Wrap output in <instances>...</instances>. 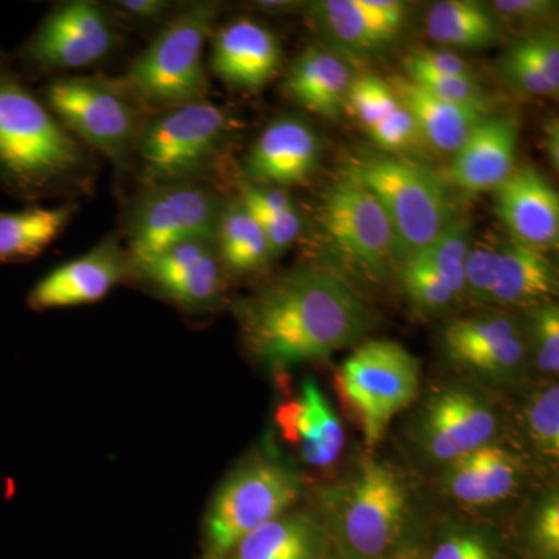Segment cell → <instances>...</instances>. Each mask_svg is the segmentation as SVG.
<instances>
[{
  "label": "cell",
  "mask_w": 559,
  "mask_h": 559,
  "mask_svg": "<svg viewBox=\"0 0 559 559\" xmlns=\"http://www.w3.org/2000/svg\"><path fill=\"white\" fill-rule=\"evenodd\" d=\"M329 559H418L426 527L409 481L395 466L362 455L347 476L318 492Z\"/></svg>",
  "instance_id": "cell-2"
},
{
  "label": "cell",
  "mask_w": 559,
  "mask_h": 559,
  "mask_svg": "<svg viewBox=\"0 0 559 559\" xmlns=\"http://www.w3.org/2000/svg\"><path fill=\"white\" fill-rule=\"evenodd\" d=\"M40 100L87 148L114 164H132L146 114L128 97L116 79L57 76L44 86Z\"/></svg>",
  "instance_id": "cell-10"
},
{
  "label": "cell",
  "mask_w": 559,
  "mask_h": 559,
  "mask_svg": "<svg viewBox=\"0 0 559 559\" xmlns=\"http://www.w3.org/2000/svg\"><path fill=\"white\" fill-rule=\"evenodd\" d=\"M304 492L299 471L278 455L245 460L213 496L205 514L202 559H226L253 530L296 509Z\"/></svg>",
  "instance_id": "cell-7"
},
{
  "label": "cell",
  "mask_w": 559,
  "mask_h": 559,
  "mask_svg": "<svg viewBox=\"0 0 559 559\" xmlns=\"http://www.w3.org/2000/svg\"><path fill=\"white\" fill-rule=\"evenodd\" d=\"M418 559H511L509 544L487 522L447 518L426 527Z\"/></svg>",
  "instance_id": "cell-32"
},
{
  "label": "cell",
  "mask_w": 559,
  "mask_h": 559,
  "mask_svg": "<svg viewBox=\"0 0 559 559\" xmlns=\"http://www.w3.org/2000/svg\"><path fill=\"white\" fill-rule=\"evenodd\" d=\"M521 331L520 320L502 310H488L468 318L454 319L441 330V355L450 364L466 353L503 337L513 336Z\"/></svg>",
  "instance_id": "cell-35"
},
{
  "label": "cell",
  "mask_w": 559,
  "mask_h": 559,
  "mask_svg": "<svg viewBox=\"0 0 559 559\" xmlns=\"http://www.w3.org/2000/svg\"><path fill=\"white\" fill-rule=\"evenodd\" d=\"M215 246L227 275L235 277L259 274L272 261L266 237L238 198L224 204Z\"/></svg>",
  "instance_id": "cell-31"
},
{
  "label": "cell",
  "mask_w": 559,
  "mask_h": 559,
  "mask_svg": "<svg viewBox=\"0 0 559 559\" xmlns=\"http://www.w3.org/2000/svg\"><path fill=\"white\" fill-rule=\"evenodd\" d=\"M218 3H190L178 11L150 46L116 79L146 117L207 100L204 47L213 32Z\"/></svg>",
  "instance_id": "cell-4"
},
{
  "label": "cell",
  "mask_w": 559,
  "mask_h": 559,
  "mask_svg": "<svg viewBox=\"0 0 559 559\" xmlns=\"http://www.w3.org/2000/svg\"><path fill=\"white\" fill-rule=\"evenodd\" d=\"M316 221L323 240L353 271L380 278L399 263L395 231L384 209L347 171L323 190Z\"/></svg>",
  "instance_id": "cell-12"
},
{
  "label": "cell",
  "mask_w": 559,
  "mask_h": 559,
  "mask_svg": "<svg viewBox=\"0 0 559 559\" xmlns=\"http://www.w3.org/2000/svg\"><path fill=\"white\" fill-rule=\"evenodd\" d=\"M277 421L308 465L330 468L341 457L345 447L341 418L314 380L304 382L299 399L280 407Z\"/></svg>",
  "instance_id": "cell-25"
},
{
  "label": "cell",
  "mask_w": 559,
  "mask_h": 559,
  "mask_svg": "<svg viewBox=\"0 0 559 559\" xmlns=\"http://www.w3.org/2000/svg\"><path fill=\"white\" fill-rule=\"evenodd\" d=\"M117 9L128 16L139 21L159 20L173 9L167 0H123L117 3Z\"/></svg>",
  "instance_id": "cell-44"
},
{
  "label": "cell",
  "mask_w": 559,
  "mask_h": 559,
  "mask_svg": "<svg viewBox=\"0 0 559 559\" xmlns=\"http://www.w3.org/2000/svg\"><path fill=\"white\" fill-rule=\"evenodd\" d=\"M514 547L524 559H559V492L540 489L522 510L514 528Z\"/></svg>",
  "instance_id": "cell-34"
},
{
  "label": "cell",
  "mask_w": 559,
  "mask_h": 559,
  "mask_svg": "<svg viewBox=\"0 0 559 559\" xmlns=\"http://www.w3.org/2000/svg\"><path fill=\"white\" fill-rule=\"evenodd\" d=\"M210 68L234 90L259 92L277 75L282 44L260 22L240 17L223 25L213 38Z\"/></svg>",
  "instance_id": "cell-19"
},
{
  "label": "cell",
  "mask_w": 559,
  "mask_h": 559,
  "mask_svg": "<svg viewBox=\"0 0 559 559\" xmlns=\"http://www.w3.org/2000/svg\"><path fill=\"white\" fill-rule=\"evenodd\" d=\"M425 32L448 49L481 50L498 43L502 22L491 7L477 0H441L426 13Z\"/></svg>",
  "instance_id": "cell-29"
},
{
  "label": "cell",
  "mask_w": 559,
  "mask_h": 559,
  "mask_svg": "<svg viewBox=\"0 0 559 559\" xmlns=\"http://www.w3.org/2000/svg\"><path fill=\"white\" fill-rule=\"evenodd\" d=\"M496 215L507 235L550 252L559 240V197L546 176L522 165L495 190Z\"/></svg>",
  "instance_id": "cell-18"
},
{
  "label": "cell",
  "mask_w": 559,
  "mask_h": 559,
  "mask_svg": "<svg viewBox=\"0 0 559 559\" xmlns=\"http://www.w3.org/2000/svg\"><path fill=\"white\" fill-rule=\"evenodd\" d=\"M347 114L385 153H417L426 143L417 123L389 86L388 80L371 73L355 76L349 86Z\"/></svg>",
  "instance_id": "cell-23"
},
{
  "label": "cell",
  "mask_w": 559,
  "mask_h": 559,
  "mask_svg": "<svg viewBox=\"0 0 559 559\" xmlns=\"http://www.w3.org/2000/svg\"><path fill=\"white\" fill-rule=\"evenodd\" d=\"M242 344L266 369L330 358L373 326L369 305L342 272L304 264L235 304Z\"/></svg>",
  "instance_id": "cell-1"
},
{
  "label": "cell",
  "mask_w": 559,
  "mask_h": 559,
  "mask_svg": "<svg viewBox=\"0 0 559 559\" xmlns=\"http://www.w3.org/2000/svg\"><path fill=\"white\" fill-rule=\"evenodd\" d=\"M521 128L507 114L485 117L452 157L450 180L471 194L495 191L514 170Z\"/></svg>",
  "instance_id": "cell-20"
},
{
  "label": "cell",
  "mask_w": 559,
  "mask_h": 559,
  "mask_svg": "<svg viewBox=\"0 0 559 559\" xmlns=\"http://www.w3.org/2000/svg\"><path fill=\"white\" fill-rule=\"evenodd\" d=\"M353 66L322 47H308L294 60L285 79V92L301 108L325 120L347 114Z\"/></svg>",
  "instance_id": "cell-26"
},
{
  "label": "cell",
  "mask_w": 559,
  "mask_h": 559,
  "mask_svg": "<svg viewBox=\"0 0 559 559\" xmlns=\"http://www.w3.org/2000/svg\"><path fill=\"white\" fill-rule=\"evenodd\" d=\"M296 3L294 2H283V0H277V2H257L255 7L259 10L266 11V13H283V11H289L294 9Z\"/></svg>",
  "instance_id": "cell-46"
},
{
  "label": "cell",
  "mask_w": 559,
  "mask_h": 559,
  "mask_svg": "<svg viewBox=\"0 0 559 559\" xmlns=\"http://www.w3.org/2000/svg\"><path fill=\"white\" fill-rule=\"evenodd\" d=\"M388 83L409 110L426 146L441 153L454 154L476 124L489 116L488 109L440 100L406 75L390 76Z\"/></svg>",
  "instance_id": "cell-27"
},
{
  "label": "cell",
  "mask_w": 559,
  "mask_h": 559,
  "mask_svg": "<svg viewBox=\"0 0 559 559\" xmlns=\"http://www.w3.org/2000/svg\"><path fill=\"white\" fill-rule=\"evenodd\" d=\"M320 153L322 143L308 121L296 116L277 117L250 146L242 179L283 190L301 186L318 170Z\"/></svg>",
  "instance_id": "cell-17"
},
{
  "label": "cell",
  "mask_w": 559,
  "mask_h": 559,
  "mask_svg": "<svg viewBox=\"0 0 559 559\" xmlns=\"http://www.w3.org/2000/svg\"><path fill=\"white\" fill-rule=\"evenodd\" d=\"M224 204L201 180L143 187L124 223V248L132 263L179 242L215 241Z\"/></svg>",
  "instance_id": "cell-11"
},
{
  "label": "cell",
  "mask_w": 559,
  "mask_h": 559,
  "mask_svg": "<svg viewBox=\"0 0 559 559\" xmlns=\"http://www.w3.org/2000/svg\"><path fill=\"white\" fill-rule=\"evenodd\" d=\"M500 21L516 22V24H540L554 16L558 2L554 0H495L489 3Z\"/></svg>",
  "instance_id": "cell-43"
},
{
  "label": "cell",
  "mask_w": 559,
  "mask_h": 559,
  "mask_svg": "<svg viewBox=\"0 0 559 559\" xmlns=\"http://www.w3.org/2000/svg\"><path fill=\"white\" fill-rule=\"evenodd\" d=\"M535 473L506 440L492 441L437 471L444 498L468 513H488L513 502Z\"/></svg>",
  "instance_id": "cell-15"
},
{
  "label": "cell",
  "mask_w": 559,
  "mask_h": 559,
  "mask_svg": "<svg viewBox=\"0 0 559 559\" xmlns=\"http://www.w3.org/2000/svg\"><path fill=\"white\" fill-rule=\"evenodd\" d=\"M95 160L10 70L0 69V176L31 200L91 191Z\"/></svg>",
  "instance_id": "cell-3"
},
{
  "label": "cell",
  "mask_w": 559,
  "mask_h": 559,
  "mask_svg": "<svg viewBox=\"0 0 559 559\" xmlns=\"http://www.w3.org/2000/svg\"><path fill=\"white\" fill-rule=\"evenodd\" d=\"M116 44V25L100 3L70 0L44 17L25 55L43 69L76 70L105 60Z\"/></svg>",
  "instance_id": "cell-13"
},
{
  "label": "cell",
  "mask_w": 559,
  "mask_h": 559,
  "mask_svg": "<svg viewBox=\"0 0 559 559\" xmlns=\"http://www.w3.org/2000/svg\"><path fill=\"white\" fill-rule=\"evenodd\" d=\"M227 275L213 240L179 242L132 263V280L189 312L218 307Z\"/></svg>",
  "instance_id": "cell-14"
},
{
  "label": "cell",
  "mask_w": 559,
  "mask_h": 559,
  "mask_svg": "<svg viewBox=\"0 0 559 559\" xmlns=\"http://www.w3.org/2000/svg\"><path fill=\"white\" fill-rule=\"evenodd\" d=\"M310 16L330 50L349 64L380 57L401 33L371 9L369 0H320L311 3Z\"/></svg>",
  "instance_id": "cell-22"
},
{
  "label": "cell",
  "mask_w": 559,
  "mask_h": 559,
  "mask_svg": "<svg viewBox=\"0 0 559 559\" xmlns=\"http://www.w3.org/2000/svg\"><path fill=\"white\" fill-rule=\"evenodd\" d=\"M528 362L539 374V380H558L559 373V307L557 301H546L527 310Z\"/></svg>",
  "instance_id": "cell-37"
},
{
  "label": "cell",
  "mask_w": 559,
  "mask_h": 559,
  "mask_svg": "<svg viewBox=\"0 0 559 559\" xmlns=\"http://www.w3.org/2000/svg\"><path fill=\"white\" fill-rule=\"evenodd\" d=\"M507 407L491 390L457 378L430 385L404 425L407 450L439 471L462 455L506 440Z\"/></svg>",
  "instance_id": "cell-5"
},
{
  "label": "cell",
  "mask_w": 559,
  "mask_h": 559,
  "mask_svg": "<svg viewBox=\"0 0 559 559\" xmlns=\"http://www.w3.org/2000/svg\"><path fill=\"white\" fill-rule=\"evenodd\" d=\"M502 235L487 231L471 241L463 267V296L474 304L488 305Z\"/></svg>",
  "instance_id": "cell-38"
},
{
  "label": "cell",
  "mask_w": 559,
  "mask_h": 559,
  "mask_svg": "<svg viewBox=\"0 0 559 559\" xmlns=\"http://www.w3.org/2000/svg\"><path fill=\"white\" fill-rule=\"evenodd\" d=\"M238 200L242 202L270 245L272 260L278 259L304 230L296 202L283 189L238 179Z\"/></svg>",
  "instance_id": "cell-33"
},
{
  "label": "cell",
  "mask_w": 559,
  "mask_h": 559,
  "mask_svg": "<svg viewBox=\"0 0 559 559\" xmlns=\"http://www.w3.org/2000/svg\"><path fill=\"white\" fill-rule=\"evenodd\" d=\"M510 47L525 60L535 64L555 87H559V36L557 31L543 28V31L514 40Z\"/></svg>",
  "instance_id": "cell-40"
},
{
  "label": "cell",
  "mask_w": 559,
  "mask_h": 559,
  "mask_svg": "<svg viewBox=\"0 0 559 559\" xmlns=\"http://www.w3.org/2000/svg\"><path fill=\"white\" fill-rule=\"evenodd\" d=\"M404 70L411 72L441 73V75L474 76L465 60L450 50L421 49L412 51L404 60Z\"/></svg>",
  "instance_id": "cell-42"
},
{
  "label": "cell",
  "mask_w": 559,
  "mask_h": 559,
  "mask_svg": "<svg viewBox=\"0 0 559 559\" xmlns=\"http://www.w3.org/2000/svg\"><path fill=\"white\" fill-rule=\"evenodd\" d=\"M407 79L415 81L440 100L452 105L488 109L487 98L474 76L441 75V73L411 72Z\"/></svg>",
  "instance_id": "cell-39"
},
{
  "label": "cell",
  "mask_w": 559,
  "mask_h": 559,
  "mask_svg": "<svg viewBox=\"0 0 559 559\" xmlns=\"http://www.w3.org/2000/svg\"><path fill=\"white\" fill-rule=\"evenodd\" d=\"M226 559H329V543L314 511L294 509L253 530Z\"/></svg>",
  "instance_id": "cell-28"
},
{
  "label": "cell",
  "mask_w": 559,
  "mask_h": 559,
  "mask_svg": "<svg viewBox=\"0 0 559 559\" xmlns=\"http://www.w3.org/2000/svg\"><path fill=\"white\" fill-rule=\"evenodd\" d=\"M76 212L73 202L0 212V264L25 263L39 257L60 237Z\"/></svg>",
  "instance_id": "cell-30"
},
{
  "label": "cell",
  "mask_w": 559,
  "mask_h": 559,
  "mask_svg": "<svg viewBox=\"0 0 559 559\" xmlns=\"http://www.w3.org/2000/svg\"><path fill=\"white\" fill-rule=\"evenodd\" d=\"M516 403L507 407L506 441L535 473L554 474L559 462L558 380L521 385Z\"/></svg>",
  "instance_id": "cell-21"
},
{
  "label": "cell",
  "mask_w": 559,
  "mask_h": 559,
  "mask_svg": "<svg viewBox=\"0 0 559 559\" xmlns=\"http://www.w3.org/2000/svg\"><path fill=\"white\" fill-rule=\"evenodd\" d=\"M337 388L369 448L384 440L390 423L418 399L421 362L395 341H364L337 370Z\"/></svg>",
  "instance_id": "cell-9"
},
{
  "label": "cell",
  "mask_w": 559,
  "mask_h": 559,
  "mask_svg": "<svg viewBox=\"0 0 559 559\" xmlns=\"http://www.w3.org/2000/svg\"><path fill=\"white\" fill-rule=\"evenodd\" d=\"M547 253L502 235L488 305L527 311L554 300L558 271Z\"/></svg>",
  "instance_id": "cell-24"
},
{
  "label": "cell",
  "mask_w": 559,
  "mask_h": 559,
  "mask_svg": "<svg viewBox=\"0 0 559 559\" xmlns=\"http://www.w3.org/2000/svg\"><path fill=\"white\" fill-rule=\"evenodd\" d=\"M499 68L503 79L514 90L535 95V97H557L558 95L559 87H555L535 64L525 60L511 47L503 53Z\"/></svg>",
  "instance_id": "cell-41"
},
{
  "label": "cell",
  "mask_w": 559,
  "mask_h": 559,
  "mask_svg": "<svg viewBox=\"0 0 559 559\" xmlns=\"http://www.w3.org/2000/svg\"><path fill=\"white\" fill-rule=\"evenodd\" d=\"M131 277L130 253L117 238L109 237L40 278L28 294V307L47 311L95 304Z\"/></svg>",
  "instance_id": "cell-16"
},
{
  "label": "cell",
  "mask_w": 559,
  "mask_h": 559,
  "mask_svg": "<svg viewBox=\"0 0 559 559\" xmlns=\"http://www.w3.org/2000/svg\"><path fill=\"white\" fill-rule=\"evenodd\" d=\"M401 293L419 314H440L463 296L462 283L423 266L414 259L396 264Z\"/></svg>",
  "instance_id": "cell-36"
},
{
  "label": "cell",
  "mask_w": 559,
  "mask_h": 559,
  "mask_svg": "<svg viewBox=\"0 0 559 559\" xmlns=\"http://www.w3.org/2000/svg\"><path fill=\"white\" fill-rule=\"evenodd\" d=\"M544 143L549 154V159L555 168L559 167V127L557 117L546 124V134H544Z\"/></svg>",
  "instance_id": "cell-45"
},
{
  "label": "cell",
  "mask_w": 559,
  "mask_h": 559,
  "mask_svg": "<svg viewBox=\"0 0 559 559\" xmlns=\"http://www.w3.org/2000/svg\"><path fill=\"white\" fill-rule=\"evenodd\" d=\"M229 135V114L209 100L146 117L132 154L142 187L201 180L226 148Z\"/></svg>",
  "instance_id": "cell-8"
},
{
  "label": "cell",
  "mask_w": 559,
  "mask_h": 559,
  "mask_svg": "<svg viewBox=\"0 0 559 559\" xmlns=\"http://www.w3.org/2000/svg\"><path fill=\"white\" fill-rule=\"evenodd\" d=\"M345 171L384 209L395 231L399 263L428 248L457 219L447 180L407 157L367 151Z\"/></svg>",
  "instance_id": "cell-6"
}]
</instances>
